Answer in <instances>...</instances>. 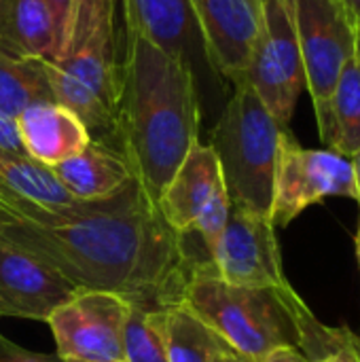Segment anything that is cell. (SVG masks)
I'll return each instance as SVG.
<instances>
[{"mask_svg":"<svg viewBox=\"0 0 360 362\" xmlns=\"http://www.w3.org/2000/svg\"><path fill=\"white\" fill-rule=\"evenodd\" d=\"M0 242L23 250L81 291L132 303H180L202 261L134 178L102 202L47 206L0 187Z\"/></svg>","mask_w":360,"mask_h":362,"instance_id":"cell-1","label":"cell"},{"mask_svg":"<svg viewBox=\"0 0 360 362\" xmlns=\"http://www.w3.org/2000/svg\"><path fill=\"white\" fill-rule=\"evenodd\" d=\"M199 117L191 64L140 32H125L115 148L157 208L168 182L199 142Z\"/></svg>","mask_w":360,"mask_h":362,"instance_id":"cell-2","label":"cell"},{"mask_svg":"<svg viewBox=\"0 0 360 362\" xmlns=\"http://www.w3.org/2000/svg\"><path fill=\"white\" fill-rule=\"evenodd\" d=\"M182 303L223 341L250 362L276 350H299L318 358L333 341L335 329L314 318L293 286H236L221 280L212 263L193 269Z\"/></svg>","mask_w":360,"mask_h":362,"instance_id":"cell-3","label":"cell"},{"mask_svg":"<svg viewBox=\"0 0 360 362\" xmlns=\"http://www.w3.org/2000/svg\"><path fill=\"white\" fill-rule=\"evenodd\" d=\"M233 85L236 91L212 129L210 146L219 159L231 206L269 216L284 127L246 81L238 78Z\"/></svg>","mask_w":360,"mask_h":362,"instance_id":"cell-4","label":"cell"},{"mask_svg":"<svg viewBox=\"0 0 360 362\" xmlns=\"http://www.w3.org/2000/svg\"><path fill=\"white\" fill-rule=\"evenodd\" d=\"M240 78L255 89L278 125L289 129L299 95L306 91L293 0H261L259 34Z\"/></svg>","mask_w":360,"mask_h":362,"instance_id":"cell-5","label":"cell"},{"mask_svg":"<svg viewBox=\"0 0 360 362\" xmlns=\"http://www.w3.org/2000/svg\"><path fill=\"white\" fill-rule=\"evenodd\" d=\"M325 197L356 199L352 161L333 151L303 148L291 132L284 129L274 178L272 225L289 227L308 206Z\"/></svg>","mask_w":360,"mask_h":362,"instance_id":"cell-6","label":"cell"},{"mask_svg":"<svg viewBox=\"0 0 360 362\" xmlns=\"http://www.w3.org/2000/svg\"><path fill=\"white\" fill-rule=\"evenodd\" d=\"M293 11L306 89L320 121L344 66L356 51L359 25L339 0H293Z\"/></svg>","mask_w":360,"mask_h":362,"instance_id":"cell-7","label":"cell"},{"mask_svg":"<svg viewBox=\"0 0 360 362\" xmlns=\"http://www.w3.org/2000/svg\"><path fill=\"white\" fill-rule=\"evenodd\" d=\"M117 11V0H79L64 53L53 62L68 78L95 93L115 117L121 91Z\"/></svg>","mask_w":360,"mask_h":362,"instance_id":"cell-8","label":"cell"},{"mask_svg":"<svg viewBox=\"0 0 360 362\" xmlns=\"http://www.w3.org/2000/svg\"><path fill=\"white\" fill-rule=\"evenodd\" d=\"M132 301L110 291H79L47 320L62 361H123Z\"/></svg>","mask_w":360,"mask_h":362,"instance_id":"cell-9","label":"cell"},{"mask_svg":"<svg viewBox=\"0 0 360 362\" xmlns=\"http://www.w3.org/2000/svg\"><path fill=\"white\" fill-rule=\"evenodd\" d=\"M216 276L236 286H289L269 216L231 206L212 257Z\"/></svg>","mask_w":360,"mask_h":362,"instance_id":"cell-10","label":"cell"},{"mask_svg":"<svg viewBox=\"0 0 360 362\" xmlns=\"http://www.w3.org/2000/svg\"><path fill=\"white\" fill-rule=\"evenodd\" d=\"M208 64L238 81L248 64L261 25V0H187Z\"/></svg>","mask_w":360,"mask_h":362,"instance_id":"cell-11","label":"cell"},{"mask_svg":"<svg viewBox=\"0 0 360 362\" xmlns=\"http://www.w3.org/2000/svg\"><path fill=\"white\" fill-rule=\"evenodd\" d=\"M79 291L36 257L0 242V316L47 322Z\"/></svg>","mask_w":360,"mask_h":362,"instance_id":"cell-12","label":"cell"},{"mask_svg":"<svg viewBox=\"0 0 360 362\" xmlns=\"http://www.w3.org/2000/svg\"><path fill=\"white\" fill-rule=\"evenodd\" d=\"M221 189L225 182L219 159L210 144L197 142L159 197V212L178 235H187Z\"/></svg>","mask_w":360,"mask_h":362,"instance_id":"cell-13","label":"cell"},{"mask_svg":"<svg viewBox=\"0 0 360 362\" xmlns=\"http://www.w3.org/2000/svg\"><path fill=\"white\" fill-rule=\"evenodd\" d=\"M15 123L25 155L47 168L79 155L91 142L85 123L57 102L32 104L17 115Z\"/></svg>","mask_w":360,"mask_h":362,"instance_id":"cell-14","label":"cell"},{"mask_svg":"<svg viewBox=\"0 0 360 362\" xmlns=\"http://www.w3.org/2000/svg\"><path fill=\"white\" fill-rule=\"evenodd\" d=\"M62 187L79 202H102L123 191L132 180V168L110 144L91 140L79 155L51 168Z\"/></svg>","mask_w":360,"mask_h":362,"instance_id":"cell-15","label":"cell"},{"mask_svg":"<svg viewBox=\"0 0 360 362\" xmlns=\"http://www.w3.org/2000/svg\"><path fill=\"white\" fill-rule=\"evenodd\" d=\"M117 6H121L125 32H140L191 64L193 47L202 38L187 0H117Z\"/></svg>","mask_w":360,"mask_h":362,"instance_id":"cell-16","label":"cell"},{"mask_svg":"<svg viewBox=\"0 0 360 362\" xmlns=\"http://www.w3.org/2000/svg\"><path fill=\"white\" fill-rule=\"evenodd\" d=\"M320 140L329 151L352 157L360 148V45L344 66L329 98L325 117L318 121Z\"/></svg>","mask_w":360,"mask_h":362,"instance_id":"cell-17","label":"cell"},{"mask_svg":"<svg viewBox=\"0 0 360 362\" xmlns=\"http://www.w3.org/2000/svg\"><path fill=\"white\" fill-rule=\"evenodd\" d=\"M38 102H55L45 74V59L32 57L0 36V112L17 119Z\"/></svg>","mask_w":360,"mask_h":362,"instance_id":"cell-18","label":"cell"},{"mask_svg":"<svg viewBox=\"0 0 360 362\" xmlns=\"http://www.w3.org/2000/svg\"><path fill=\"white\" fill-rule=\"evenodd\" d=\"M166 348L170 362H223L231 348L182 301L166 310Z\"/></svg>","mask_w":360,"mask_h":362,"instance_id":"cell-19","label":"cell"},{"mask_svg":"<svg viewBox=\"0 0 360 362\" xmlns=\"http://www.w3.org/2000/svg\"><path fill=\"white\" fill-rule=\"evenodd\" d=\"M0 36L32 57L55 62V32L42 0H0Z\"/></svg>","mask_w":360,"mask_h":362,"instance_id":"cell-20","label":"cell"},{"mask_svg":"<svg viewBox=\"0 0 360 362\" xmlns=\"http://www.w3.org/2000/svg\"><path fill=\"white\" fill-rule=\"evenodd\" d=\"M0 187L47 206H68L79 202L62 187L51 168L30 159L28 155L0 151Z\"/></svg>","mask_w":360,"mask_h":362,"instance_id":"cell-21","label":"cell"},{"mask_svg":"<svg viewBox=\"0 0 360 362\" xmlns=\"http://www.w3.org/2000/svg\"><path fill=\"white\" fill-rule=\"evenodd\" d=\"M166 310L132 303L123 333V362H170L166 348Z\"/></svg>","mask_w":360,"mask_h":362,"instance_id":"cell-22","label":"cell"},{"mask_svg":"<svg viewBox=\"0 0 360 362\" xmlns=\"http://www.w3.org/2000/svg\"><path fill=\"white\" fill-rule=\"evenodd\" d=\"M42 2L51 15V23H53V32H55V62H57L68 42L79 0H42Z\"/></svg>","mask_w":360,"mask_h":362,"instance_id":"cell-23","label":"cell"},{"mask_svg":"<svg viewBox=\"0 0 360 362\" xmlns=\"http://www.w3.org/2000/svg\"><path fill=\"white\" fill-rule=\"evenodd\" d=\"M310 362H360V335L337 329L333 344L318 358Z\"/></svg>","mask_w":360,"mask_h":362,"instance_id":"cell-24","label":"cell"},{"mask_svg":"<svg viewBox=\"0 0 360 362\" xmlns=\"http://www.w3.org/2000/svg\"><path fill=\"white\" fill-rule=\"evenodd\" d=\"M0 362H64L57 354L32 352L0 335Z\"/></svg>","mask_w":360,"mask_h":362,"instance_id":"cell-25","label":"cell"},{"mask_svg":"<svg viewBox=\"0 0 360 362\" xmlns=\"http://www.w3.org/2000/svg\"><path fill=\"white\" fill-rule=\"evenodd\" d=\"M0 151L4 153H15V155H25L19 132H17V123L13 117L0 112Z\"/></svg>","mask_w":360,"mask_h":362,"instance_id":"cell-26","label":"cell"},{"mask_svg":"<svg viewBox=\"0 0 360 362\" xmlns=\"http://www.w3.org/2000/svg\"><path fill=\"white\" fill-rule=\"evenodd\" d=\"M261 362H310L299 350H291V348H284V350H276L272 352L269 356H265Z\"/></svg>","mask_w":360,"mask_h":362,"instance_id":"cell-27","label":"cell"},{"mask_svg":"<svg viewBox=\"0 0 360 362\" xmlns=\"http://www.w3.org/2000/svg\"><path fill=\"white\" fill-rule=\"evenodd\" d=\"M339 2L348 11V15L354 19V23L360 28V0H339Z\"/></svg>","mask_w":360,"mask_h":362,"instance_id":"cell-28","label":"cell"},{"mask_svg":"<svg viewBox=\"0 0 360 362\" xmlns=\"http://www.w3.org/2000/svg\"><path fill=\"white\" fill-rule=\"evenodd\" d=\"M352 170H354V185H356V202L360 204V148L350 157Z\"/></svg>","mask_w":360,"mask_h":362,"instance_id":"cell-29","label":"cell"},{"mask_svg":"<svg viewBox=\"0 0 360 362\" xmlns=\"http://www.w3.org/2000/svg\"><path fill=\"white\" fill-rule=\"evenodd\" d=\"M356 255H359V265H360V229H359V235H356Z\"/></svg>","mask_w":360,"mask_h":362,"instance_id":"cell-30","label":"cell"},{"mask_svg":"<svg viewBox=\"0 0 360 362\" xmlns=\"http://www.w3.org/2000/svg\"><path fill=\"white\" fill-rule=\"evenodd\" d=\"M64 362H89V361H70V358H68V361H64ZM115 362H123V361H115Z\"/></svg>","mask_w":360,"mask_h":362,"instance_id":"cell-31","label":"cell"},{"mask_svg":"<svg viewBox=\"0 0 360 362\" xmlns=\"http://www.w3.org/2000/svg\"><path fill=\"white\" fill-rule=\"evenodd\" d=\"M359 45H360V28H359Z\"/></svg>","mask_w":360,"mask_h":362,"instance_id":"cell-32","label":"cell"}]
</instances>
